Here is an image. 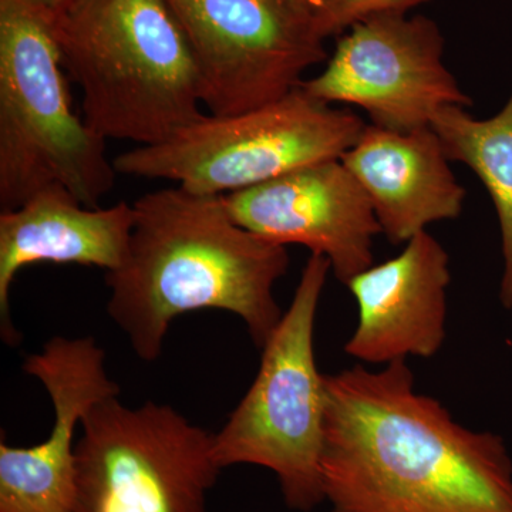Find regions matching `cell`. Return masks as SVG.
Masks as SVG:
<instances>
[{
	"instance_id": "1",
	"label": "cell",
	"mask_w": 512,
	"mask_h": 512,
	"mask_svg": "<svg viewBox=\"0 0 512 512\" xmlns=\"http://www.w3.org/2000/svg\"><path fill=\"white\" fill-rule=\"evenodd\" d=\"M322 487L330 512H512L503 437L417 392L406 360L325 375Z\"/></svg>"
},
{
	"instance_id": "2",
	"label": "cell",
	"mask_w": 512,
	"mask_h": 512,
	"mask_svg": "<svg viewBox=\"0 0 512 512\" xmlns=\"http://www.w3.org/2000/svg\"><path fill=\"white\" fill-rule=\"evenodd\" d=\"M134 225L124 261L107 272V313L134 353L154 362L171 323L185 313L224 311L247 326L262 349L284 312L275 285L288 251L232 218L224 195L180 185L133 202Z\"/></svg>"
},
{
	"instance_id": "3",
	"label": "cell",
	"mask_w": 512,
	"mask_h": 512,
	"mask_svg": "<svg viewBox=\"0 0 512 512\" xmlns=\"http://www.w3.org/2000/svg\"><path fill=\"white\" fill-rule=\"evenodd\" d=\"M49 23L104 140L153 146L204 116L197 62L165 0H70Z\"/></svg>"
},
{
	"instance_id": "4",
	"label": "cell",
	"mask_w": 512,
	"mask_h": 512,
	"mask_svg": "<svg viewBox=\"0 0 512 512\" xmlns=\"http://www.w3.org/2000/svg\"><path fill=\"white\" fill-rule=\"evenodd\" d=\"M49 18L0 0V208L53 185L97 208L116 183L107 140L73 110Z\"/></svg>"
},
{
	"instance_id": "5",
	"label": "cell",
	"mask_w": 512,
	"mask_h": 512,
	"mask_svg": "<svg viewBox=\"0 0 512 512\" xmlns=\"http://www.w3.org/2000/svg\"><path fill=\"white\" fill-rule=\"evenodd\" d=\"M332 266L311 255L288 311L262 348L247 394L214 433L222 470L238 464L268 468L286 505L309 512L325 501L320 474L326 386L315 356V323Z\"/></svg>"
},
{
	"instance_id": "6",
	"label": "cell",
	"mask_w": 512,
	"mask_h": 512,
	"mask_svg": "<svg viewBox=\"0 0 512 512\" xmlns=\"http://www.w3.org/2000/svg\"><path fill=\"white\" fill-rule=\"evenodd\" d=\"M367 124L313 99L301 86L231 116L204 114L173 137L114 158L117 174L173 181L208 195L248 190L322 161L339 160Z\"/></svg>"
},
{
	"instance_id": "7",
	"label": "cell",
	"mask_w": 512,
	"mask_h": 512,
	"mask_svg": "<svg viewBox=\"0 0 512 512\" xmlns=\"http://www.w3.org/2000/svg\"><path fill=\"white\" fill-rule=\"evenodd\" d=\"M222 468L214 433L167 404L93 407L76 441V512H205Z\"/></svg>"
},
{
	"instance_id": "8",
	"label": "cell",
	"mask_w": 512,
	"mask_h": 512,
	"mask_svg": "<svg viewBox=\"0 0 512 512\" xmlns=\"http://www.w3.org/2000/svg\"><path fill=\"white\" fill-rule=\"evenodd\" d=\"M187 37L202 104L231 116L281 99L328 60L309 10L291 0H165Z\"/></svg>"
},
{
	"instance_id": "9",
	"label": "cell",
	"mask_w": 512,
	"mask_h": 512,
	"mask_svg": "<svg viewBox=\"0 0 512 512\" xmlns=\"http://www.w3.org/2000/svg\"><path fill=\"white\" fill-rule=\"evenodd\" d=\"M318 76L313 99L366 111L373 126L410 133L431 127L444 107L473 106L444 63L443 33L427 16L379 15L350 26Z\"/></svg>"
},
{
	"instance_id": "10",
	"label": "cell",
	"mask_w": 512,
	"mask_h": 512,
	"mask_svg": "<svg viewBox=\"0 0 512 512\" xmlns=\"http://www.w3.org/2000/svg\"><path fill=\"white\" fill-rule=\"evenodd\" d=\"M224 197L239 225L282 247L302 245L325 256L343 285L375 265L373 244L382 228L365 190L340 158Z\"/></svg>"
},
{
	"instance_id": "11",
	"label": "cell",
	"mask_w": 512,
	"mask_h": 512,
	"mask_svg": "<svg viewBox=\"0 0 512 512\" xmlns=\"http://www.w3.org/2000/svg\"><path fill=\"white\" fill-rule=\"evenodd\" d=\"M106 353L93 338L56 336L26 356L23 369L45 386L52 430L32 447L0 441V512H76V437L96 404L119 396Z\"/></svg>"
},
{
	"instance_id": "12",
	"label": "cell",
	"mask_w": 512,
	"mask_h": 512,
	"mask_svg": "<svg viewBox=\"0 0 512 512\" xmlns=\"http://www.w3.org/2000/svg\"><path fill=\"white\" fill-rule=\"evenodd\" d=\"M399 255L348 282L357 325L345 352L362 365L429 359L446 340L450 258L429 231L406 242Z\"/></svg>"
},
{
	"instance_id": "13",
	"label": "cell",
	"mask_w": 512,
	"mask_h": 512,
	"mask_svg": "<svg viewBox=\"0 0 512 512\" xmlns=\"http://www.w3.org/2000/svg\"><path fill=\"white\" fill-rule=\"evenodd\" d=\"M133 225V204L86 207L62 185L0 212V330L5 343L20 340L10 319L9 296L23 268L76 264L114 271L124 261Z\"/></svg>"
},
{
	"instance_id": "14",
	"label": "cell",
	"mask_w": 512,
	"mask_h": 512,
	"mask_svg": "<svg viewBox=\"0 0 512 512\" xmlns=\"http://www.w3.org/2000/svg\"><path fill=\"white\" fill-rule=\"evenodd\" d=\"M340 160L362 185L382 234L394 245L463 212L466 188L431 127L399 133L367 124Z\"/></svg>"
},
{
	"instance_id": "15",
	"label": "cell",
	"mask_w": 512,
	"mask_h": 512,
	"mask_svg": "<svg viewBox=\"0 0 512 512\" xmlns=\"http://www.w3.org/2000/svg\"><path fill=\"white\" fill-rule=\"evenodd\" d=\"M431 128L450 161L467 165L487 188L497 212L504 268L500 301L512 309V92L490 119H474L464 107H444Z\"/></svg>"
},
{
	"instance_id": "16",
	"label": "cell",
	"mask_w": 512,
	"mask_h": 512,
	"mask_svg": "<svg viewBox=\"0 0 512 512\" xmlns=\"http://www.w3.org/2000/svg\"><path fill=\"white\" fill-rule=\"evenodd\" d=\"M427 0H318L312 19L320 37L340 36L357 22L379 15L407 13Z\"/></svg>"
},
{
	"instance_id": "17",
	"label": "cell",
	"mask_w": 512,
	"mask_h": 512,
	"mask_svg": "<svg viewBox=\"0 0 512 512\" xmlns=\"http://www.w3.org/2000/svg\"><path fill=\"white\" fill-rule=\"evenodd\" d=\"M30 5L35 6L36 9H39L40 12L45 13L47 18L52 16L53 13H56L57 10L66 6L70 0H26Z\"/></svg>"
},
{
	"instance_id": "18",
	"label": "cell",
	"mask_w": 512,
	"mask_h": 512,
	"mask_svg": "<svg viewBox=\"0 0 512 512\" xmlns=\"http://www.w3.org/2000/svg\"><path fill=\"white\" fill-rule=\"evenodd\" d=\"M291 2L296 3V5L301 6V8L309 10L312 15V10L315 8L316 2L318 0H291Z\"/></svg>"
}]
</instances>
